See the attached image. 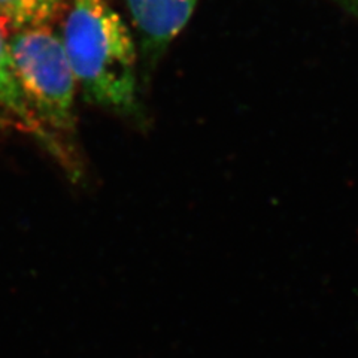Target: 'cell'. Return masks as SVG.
Wrapping results in <instances>:
<instances>
[{
	"label": "cell",
	"mask_w": 358,
	"mask_h": 358,
	"mask_svg": "<svg viewBox=\"0 0 358 358\" xmlns=\"http://www.w3.org/2000/svg\"><path fill=\"white\" fill-rule=\"evenodd\" d=\"M64 5L66 0H0V27L9 38L21 30L50 26Z\"/></svg>",
	"instance_id": "cell-5"
},
{
	"label": "cell",
	"mask_w": 358,
	"mask_h": 358,
	"mask_svg": "<svg viewBox=\"0 0 358 358\" xmlns=\"http://www.w3.org/2000/svg\"><path fill=\"white\" fill-rule=\"evenodd\" d=\"M62 41L85 100L122 115L138 110L136 45L108 0H72Z\"/></svg>",
	"instance_id": "cell-1"
},
{
	"label": "cell",
	"mask_w": 358,
	"mask_h": 358,
	"mask_svg": "<svg viewBox=\"0 0 358 358\" xmlns=\"http://www.w3.org/2000/svg\"><path fill=\"white\" fill-rule=\"evenodd\" d=\"M199 0H126L142 48L155 59L193 15Z\"/></svg>",
	"instance_id": "cell-3"
},
{
	"label": "cell",
	"mask_w": 358,
	"mask_h": 358,
	"mask_svg": "<svg viewBox=\"0 0 358 358\" xmlns=\"http://www.w3.org/2000/svg\"><path fill=\"white\" fill-rule=\"evenodd\" d=\"M0 105L8 109L24 126L26 130L33 131L39 141L47 143L50 151L57 152V148L54 147L48 134L43 131L36 118L33 117L24 97H22L20 92L13 69V62H10L8 36L5 35L2 27H0Z\"/></svg>",
	"instance_id": "cell-4"
},
{
	"label": "cell",
	"mask_w": 358,
	"mask_h": 358,
	"mask_svg": "<svg viewBox=\"0 0 358 358\" xmlns=\"http://www.w3.org/2000/svg\"><path fill=\"white\" fill-rule=\"evenodd\" d=\"M8 47L22 97L54 147L59 148L54 133L69 136L75 131L78 88L62 36L50 26L33 27L10 35Z\"/></svg>",
	"instance_id": "cell-2"
}]
</instances>
